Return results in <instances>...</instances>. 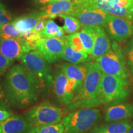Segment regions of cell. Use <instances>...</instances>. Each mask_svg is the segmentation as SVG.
I'll list each match as a JSON object with an SVG mask.
<instances>
[{
	"label": "cell",
	"instance_id": "1",
	"mask_svg": "<svg viewBox=\"0 0 133 133\" xmlns=\"http://www.w3.org/2000/svg\"><path fill=\"white\" fill-rule=\"evenodd\" d=\"M3 89L9 105L18 109H25L39 99L40 81L22 65H14L5 75Z\"/></svg>",
	"mask_w": 133,
	"mask_h": 133
},
{
	"label": "cell",
	"instance_id": "2",
	"mask_svg": "<svg viewBox=\"0 0 133 133\" xmlns=\"http://www.w3.org/2000/svg\"><path fill=\"white\" fill-rule=\"evenodd\" d=\"M85 65L87 69L86 78L72 102L67 105L66 109L67 111L93 108L101 105L99 91L102 72L96 62L86 63Z\"/></svg>",
	"mask_w": 133,
	"mask_h": 133
},
{
	"label": "cell",
	"instance_id": "3",
	"mask_svg": "<svg viewBox=\"0 0 133 133\" xmlns=\"http://www.w3.org/2000/svg\"><path fill=\"white\" fill-rule=\"evenodd\" d=\"M101 115L97 109L75 110L65 116L62 120L65 133H84L101 120Z\"/></svg>",
	"mask_w": 133,
	"mask_h": 133
},
{
	"label": "cell",
	"instance_id": "4",
	"mask_svg": "<svg viewBox=\"0 0 133 133\" xmlns=\"http://www.w3.org/2000/svg\"><path fill=\"white\" fill-rule=\"evenodd\" d=\"M102 74L127 78L129 76L125 57L121 48L114 41L111 49L96 59Z\"/></svg>",
	"mask_w": 133,
	"mask_h": 133
},
{
	"label": "cell",
	"instance_id": "5",
	"mask_svg": "<svg viewBox=\"0 0 133 133\" xmlns=\"http://www.w3.org/2000/svg\"><path fill=\"white\" fill-rule=\"evenodd\" d=\"M129 82L126 78L102 74L99 91L100 104L123 99L128 95Z\"/></svg>",
	"mask_w": 133,
	"mask_h": 133
},
{
	"label": "cell",
	"instance_id": "6",
	"mask_svg": "<svg viewBox=\"0 0 133 133\" xmlns=\"http://www.w3.org/2000/svg\"><path fill=\"white\" fill-rule=\"evenodd\" d=\"M24 116L32 126H43L59 123L62 117V111L48 101H44L25 112Z\"/></svg>",
	"mask_w": 133,
	"mask_h": 133
},
{
	"label": "cell",
	"instance_id": "7",
	"mask_svg": "<svg viewBox=\"0 0 133 133\" xmlns=\"http://www.w3.org/2000/svg\"><path fill=\"white\" fill-rule=\"evenodd\" d=\"M21 63L26 70L38 78L43 87L51 84L52 79L51 66L37 50L26 52L21 58Z\"/></svg>",
	"mask_w": 133,
	"mask_h": 133
},
{
	"label": "cell",
	"instance_id": "8",
	"mask_svg": "<svg viewBox=\"0 0 133 133\" xmlns=\"http://www.w3.org/2000/svg\"><path fill=\"white\" fill-rule=\"evenodd\" d=\"M101 9L106 14L133 19L131 0H75Z\"/></svg>",
	"mask_w": 133,
	"mask_h": 133
},
{
	"label": "cell",
	"instance_id": "9",
	"mask_svg": "<svg viewBox=\"0 0 133 133\" xmlns=\"http://www.w3.org/2000/svg\"><path fill=\"white\" fill-rule=\"evenodd\" d=\"M76 4L75 9L70 14L78 20L81 26L94 27L104 25L107 14L90 5L84 3H76Z\"/></svg>",
	"mask_w": 133,
	"mask_h": 133
},
{
	"label": "cell",
	"instance_id": "10",
	"mask_svg": "<svg viewBox=\"0 0 133 133\" xmlns=\"http://www.w3.org/2000/svg\"><path fill=\"white\" fill-rule=\"evenodd\" d=\"M112 39L122 42L130 37L132 33V21L131 19L107 15L103 26Z\"/></svg>",
	"mask_w": 133,
	"mask_h": 133
},
{
	"label": "cell",
	"instance_id": "11",
	"mask_svg": "<svg viewBox=\"0 0 133 133\" xmlns=\"http://www.w3.org/2000/svg\"><path fill=\"white\" fill-rule=\"evenodd\" d=\"M65 44L64 38H41L38 43L36 50L41 53L49 64H51L62 59Z\"/></svg>",
	"mask_w": 133,
	"mask_h": 133
},
{
	"label": "cell",
	"instance_id": "12",
	"mask_svg": "<svg viewBox=\"0 0 133 133\" xmlns=\"http://www.w3.org/2000/svg\"><path fill=\"white\" fill-rule=\"evenodd\" d=\"M29 51L25 39L22 37L9 39L0 38V52L13 62L14 60L21 59L23 55Z\"/></svg>",
	"mask_w": 133,
	"mask_h": 133
},
{
	"label": "cell",
	"instance_id": "13",
	"mask_svg": "<svg viewBox=\"0 0 133 133\" xmlns=\"http://www.w3.org/2000/svg\"><path fill=\"white\" fill-rule=\"evenodd\" d=\"M76 6L74 0H58L41 8V12L46 19H52L61 15L71 14Z\"/></svg>",
	"mask_w": 133,
	"mask_h": 133
},
{
	"label": "cell",
	"instance_id": "14",
	"mask_svg": "<svg viewBox=\"0 0 133 133\" xmlns=\"http://www.w3.org/2000/svg\"><path fill=\"white\" fill-rule=\"evenodd\" d=\"M33 127L22 116L12 115L0 121V133H26Z\"/></svg>",
	"mask_w": 133,
	"mask_h": 133
},
{
	"label": "cell",
	"instance_id": "15",
	"mask_svg": "<svg viewBox=\"0 0 133 133\" xmlns=\"http://www.w3.org/2000/svg\"><path fill=\"white\" fill-rule=\"evenodd\" d=\"M68 78L62 71H57L53 79V90L57 99L59 102L69 105L74 98L71 96L66 91Z\"/></svg>",
	"mask_w": 133,
	"mask_h": 133
},
{
	"label": "cell",
	"instance_id": "16",
	"mask_svg": "<svg viewBox=\"0 0 133 133\" xmlns=\"http://www.w3.org/2000/svg\"><path fill=\"white\" fill-rule=\"evenodd\" d=\"M95 39L93 46L91 58L97 59L111 49V43L105 31L101 26H94Z\"/></svg>",
	"mask_w": 133,
	"mask_h": 133
},
{
	"label": "cell",
	"instance_id": "17",
	"mask_svg": "<svg viewBox=\"0 0 133 133\" xmlns=\"http://www.w3.org/2000/svg\"><path fill=\"white\" fill-rule=\"evenodd\" d=\"M133 116V104H124L113 105L107 110L105 116L106 122L124 120Z\"/></svg>",
	"mask_w": 133,
	"mask_h": 133
},
{
	"label": "cell",
	"instance_id": "18",
	"mask_svg": "<svg viewBox=\"0 0 133 133\" xmlns=\"http://www.w3.org/2000/svg\"><path fill=\"white\" fill-rule=\"evenodd\" d=\"M61 70L69 79H74L78 83L79 89L86 78L87 69L84 65L64 64L61 66Z\"/></svg>",
	"mask_w": 133,
	"mask_h": 133
},
{
	"label": "cell",
	"instance_id": "19",
	"mask_svg": "<svg viewBox=\"0 0 133 133\" xmlns=\"http://www.w3.org/2000/svg\"><path fill=\"white\" fill-rule=\"evenodd\" d=\"M43 17L41 12H33L17 18L12 23L18 30L22 34L23 33L32 30Z\"/></svg>",
	"mask_w": 133,
	"mask_h": 133
},
{
	"label": "cell",
	"instance_id": "20",
	"mask_svg": "<svg viewBox=\"0 0 133 133\" xmlns=\"http://www.w3.org/2000/svg\"><path fill=\"white\" fill-rule=\"evenodd\" d=\"M131 124L127 119L113 121L110 124L94 128L91 133H128Z\"/></svg>",
	"mask_w": 133,
	"mask_h": 133
},
{
	"label": "cell",
	"instance_id": "21",
	"mask_svg": "<svg viewBox=\"0 0 133 133\" xmlns=\"http://www.w3.org/2000/svg\"><path fill=\"white\" fill-rule=\"evenodd\" d=\"M62 59L71 64H78L88 61L89 57L87 53L84 51H76L66 43L63 52Z\"/></svg>",
	"mask_w": 133,
	"mask_h": 133
},
{
	"label": "cell",
	"instance_id": "22",
	"mask_svg": "<svg viewBox=\"0 0 133 133\" xmlns=\"http://www.w3.org/2000/svg\"><path fill=\"white\" fill-rule=\"evenodd\" d=\"M78 35L82 43L84 51L88 54L91 55L95 39L93 27L82 26L81 31L78 32Z\"/></svg>",
	"mask_w": 133,
	"mask_h": 133
},
{
	"label": "cell",
	"instance_id": "23",
	"mask_svg": "<svg viewBox=\"0 0 133 133\" xmlns=\"http://www.w3.org/2000/svg\"><path fill=\"white\" fill-rule=\"evenodd\" d=\"M65 33L63 27L58 25L53 20L48 19L46 22L44 29L39 34L42 38H62L65 36Z\"/></svg>",
	"mask_w": 133,
	"mask_h": 133
},
{
	"label": "cell",
	"instance_id": "24",
	"mask_svg": "<svg viewBox=\"0 0 133 133\" xmlns=\"http://www.w3.org/2000/svg\"><path fill=\"white\" fill-rule=\"evenodd\" d=\"M59 17L64 19V25L63 26L65 32L67 34L76 33L81 29V25L75 17L70 14L61 15Z\"/></svg>",
	"mask_w": 133,
	"mask_h": 133
},
{
	"label": "cell",
	"instance_id": "25",
	"mask_svg": "<svg viewBox=\"0 0 133 133\" xmlns=\"http://www.w3.org/2000/svg\"><path fill=\"white\" fill-rule=\"evenodd\" d=\"M64 131L63 124L58 123L43 126H34L26 133H64Z\"/></svg>",
	"mask_w": 133,
	"mask_h": 133
},
{
	"label": "cell",
	"instance_id": "26",
	"mask_svg": "<svg viewBox=\"0 0 133 133\" xmlns=\"http://www.w3.org/2000/svg\"><path fill=\"white\" fill-rule=\"evenodd\" d=\"M0 38L2 39L22 38V33L18 30L12 22H9L1 26Z\"/></svg>",
	"mask_w": 133,
	"mask_h": 133
},
{
	"label": "cell",
	"instance_id": "27",
	"mask_svg": "<svg viewBox=\"0 0 133 133\" xmlns=\"http://www.w3.org/2000/svg\"><path fill=\"white\" fill-rule=\"evenodd\" d=\"M64 38L65 39L66 43L71 46L74 49H75L76 51H84L82 43H81L80 38L78 35V33L70 34L67 36H65Z\"/></svg>",
	"mask_w": 133,
	"mask_h": 133
},
{
	"label": "cell",
	"instance_id": "28",
	"mask_svg": "<svg viewBox=\"0 0 133 133\" xmlns=\"http://www.w3.org/2000/svg\"><path fill=\"white\" fill-rule=\"evenodd\" d=\"M126 58L129 70L133 75V38H131L128 43L126 48Z\"/></svg>",
	"mask_w": 133,
	"mask_h": 133
},
{
	"label": "cell",
	"instance_id": "29",
	"mask_svg": "<svg viewBox=\"0 0 133 133\" xmlns=\"http://www.w3.org/2000/svg\"><path fill=\"white\" fill-rule=\"evenodd\" d=\"M13 61H11L0 52V76H4L12 65Z\"/></svg>",
	"mask_w": 133,
	"mask_h": 133
},
{
	"label": "cell",
	"instance_id": "30",
	"mask_svg": "<svg viewBox=\"0 0 133 133\" xmlns=\"http://www.w3.org/2000/svg\"><path fill=\"white\" fill-rule=\"evenodd\" d=\"M12 20V15L2 4L0 3V26L10 22Z\"/></svg>",
	"mask_w": 133,
	"mask_h": 133
},
{
	"label": "cell",
	"instance_id": "31",
	"mask_svg": "<svg viewBox=\"0 0 133 133\" xmlns=\"http://www.w3.org/2000/svg\"><path fill=\"white\" fill-rule=\"evenodd\" d=\"M9 105V102H8L6 95L4 94L3 87L1 85V81H0V108L10 110V107Z\"/></svg>",
	"mask_w": 133,
	"mask_h": 133
},
{
	"label": "cell",
	"instance_id": "32",
	"mask_svg": "<svg viewBox=\"0 0 133 133\" xmlns=\"http://www.w3.org/2000/svg\"><path fill=\"white\" fill-rule=\"evenodd\" d=\"M46 18L44 17H43L41 19L39 20V22L37 23V24L33 28L32 30L36 33H40L44 29V27H45V24L46 22L47 21Z\"/></svg>",
	"mask_w": 133,
	"mask_h": 133
},
{
	"label": "cell",
	"instance_id": "33",
	"mask_svg": "<svg viewBox=\"0 0 133 133\" xmlns=\"http://www.w3.org/2000/svg\"><path fill=\"white\" fill-rule=\"evenodd\" d=\"M12 115V113L9 110L0 108V121L7 119L8 118H9Z\"/></svg>",
	"mask_w": 133,
	"mask_h": 133
},
{
	"label": "cell",
	"instance_id": "34",
	"mask_svg": "<svg viewBox=\"0 0 133 133\" xmlns=\"http://www.w3.org/2000/svg\"><path fill=\"white\" fill-rule=\"evenodd\" d=\"M34 1L43 5L48 4L52 3V0H34Z\"/></svg>",
	"mask_w": 133,
	"mask_h": 133
},
{
	"label": "cell",
	"instance_id": "35",
	"mask_svg": "<svg viewBox=\"0 0 133 133\" xmlns=\"http://www.w3.org/2000/svg\"><path fill=\"white\" fill-rule=\"evenodd\" d=\"M128 133H133V125H132V124H131L130 129H129V130L128 131Z\"/></svg>",
	"mask_w": 133,
	"mask_h": 133
},
{
	"label": "cell",
	"instance_id": "36",
	"mask_svg": "<svg viewBox=\"0 0 133 133\" xmlns=\"http://www.w3.org/2000/svg\"><path fill=\"white\" fill-rule=\"evenodd\" d=\"M131 9H132V12L133 13V0H131Z\"/></svg>",
	"mask_w": 133,
	"mask_h": 133
},
{
	"label": "cell",
	"instance_id": "37",
	"mask_svg": "<svg viewBox=\"0 0 133 133\" xmlns=\"http://www.w3.org/2000/svg\"><path fill=\"white\" fill-rule=\"evenodd\" d=\"M1 26H0V35H1Z\"/></svg>",
	"mask_w": 133,
	"mask_h": 133
},
{
	"label": "cell",
	"instance_id": "38",
	"mask_svg": "<svg viewBox=\"0 0 133 133\" xmlns=\"http://www.w3.org/2000/svg\"><path fill=\"white\" fill-rule=\"evenodd\" d=\"M58 1V0H52V3L54 2V1Z\"/></svg>",
	"mask_w": 133,
	"mask_h": 133
},
{
	"label": "cell",
	"instance_id": "39",
	"mask_svg": "<svg viewBox=\"0 0 133 133\" xmlns=\"http://www.w3.org/2000/svg\"><path fill=\"white\" fill-rule=\"evenodd\" d=\"M132 31H133V24H132Z\"/></svg>",
	"mask_w": 133,
	"mask_h": 133
}]
</instances>
